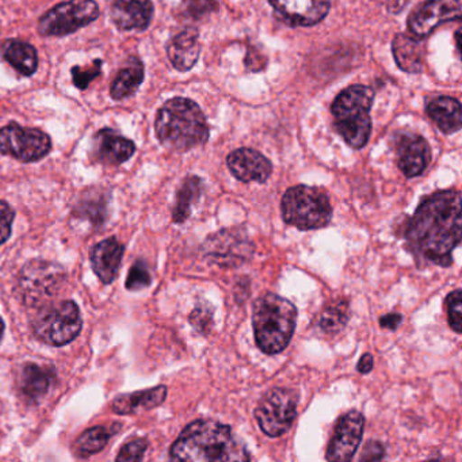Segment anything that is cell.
I'll return each instance as SVG.
<instances>
[{
  "label": "cell",
  "instance_id": "cell-1",
  "mask_svg": "<svg viewBox=\"0 0 462 462\" xmlns=\"http://www.w3.org/2000/svg\"><path fill=\"white\" fill-rule=\"evenodd\" d=\"M461 194L438 191L424 199L405 228V242L418 264L448 267L461 243Z\"/></svg>",
  "mask_w": 462,
  "mask_h": 462
},
{
  "label": "cell",
  "instance_id": "cell-2",
  "mask_svg": "<svg viewBox=\"0 0 462 462\" xmlns=\"http://www.w3.org/2000/svg\"><path fill=\"white\" fill-rule=\"evenodd\" d=\"M170 458L190 462L250 461L251 457L231 427L199 419L185 427L170 448Z\"/></svg>",
  "mask_w": 462,
  "mask_h": 462
},
{
  "label": "cell",
  "instance_id": "cell-3",
  "mask_svg": "<svg viewBox=\"0 0 462 462\" xmlns=\"http://www.w3.org/2000/svg\"><path fill=\"white\" fill-rule=\"evenodd\" d=\"M155 131L159 142L177 152H186L209 139L204 113L196 102L188 98L167 101L156 116Z\"/></svg>",
  "mask_w": 462,
  "mask_h": 462
},
{
  "label": "cell",
  "instance_id": "cell-4",
  "mask_svg": "<svg viewBox=\"0 0 462 462\" xmlns=\"http://www.w3.org/2000/svg\"><path fill=\"white\" fill-rule=\"evenodd\" d=\"M297 324V310L289 300L267 293L254 304L253 327L255 342L267 356L282 353Z\"/></svg>",
  "mask_w": 462,
  "mask_h": 462
},
{
  "label": "cell",
  "instance_id": "cell-5",
  "mask_svg": "<svg viewBox=\"0 0 462 462\" xmlns=\"http://www.w3.org/2000/svg\"><path fill=\"white\" fill-rule=\"evenodd\" d=\"M373 99L374 93L372 88L356 85L342 91L332 104L335 128L354 150H361L369 142Z\"/></svg>",
  "mask_w": 462,
  "mask_h": 462
},
{
  "label": "cell",
  "instance_id": "cell-6",
  "mask_svg": "<svg viewBox=\"0 0 462 462\" xmlns=\"http://www.w3.org/2000/svg\"><path fill=\"white\" fill-rule=\"evenodd\" d=\"M281 210L285 223L300 231L324 228L332 218L328 196L320 189L310 186L289 189L283 194Z\"/></svg>",
  "mask_w": 462,
  "mask_h": 462
},
{
  "label": "cell",
  "instance_id": "cell-7",
  "mask_svg": "<svg viewBox=\"0 0 462 462\" xmlns=\"http://www.w3.org/2000/svg\"><path fill=\"white\" fill-rule=\"evenodd\" d=\"M83 320L79 307L74 301H61L39 313L33 321V332L37 339L47 345H69L79 337Z\"/></svg>",
  "mask_w": 462,
  "mask_h": 462
},
{
  "label": "cell",
  "instance_id": "cell-8",
  "mask_svg": "<svg viewBox=\"0 0 462 462\" xmlns=\"http://www.w3.org/2000/svg\"><path fill=\"white\" fill-rule=\"evenodd\" d=\"M299 394L291 389L274 388L264 394L255 410V419L267 437L278 438L289 431L297 418Z\"/></svg>",
  "mask_w": 462,
  "mask_h": 462
},
{
  "label": "cell",
  "instance_id": "cell-9",
  "mask_svg": "<svg viewBox=\"0 0 462 462\" xmlns=\"http://www.w3.org/2000/svg\"><path fill=\"white\" fill-rule=\"evenodd\" d=\"M99 17L96 0H69L42 15L39 32L45 37H63L90 25Z\"/></svg>",
  "mask_w": 462,
  "mask_h": 462
},
{
  "label": "cell",
  "instance_id": "cell-10",
  "mask_svg": "<svg viewBox=\"0 0 462 462\" xmlns=\"http://www.w3.org/2000/svg\"><path fill=\"white\" fill-rule=\"evenodd\" d=\"M66 273L52 262L33 259L23 266L18 280V291L28 307H36L56 293Z\"/></svg>",
  "mask_w": 462,
  "mask_h": 462
},
{
  "label": "cell",
  "instance_id": "cell-11",
  "mask_svg": "<svg viewBox=\"0 0 462 462\" xmlns=\"http://www.w3.org/2000/svg\"><path fill=\"white\" fill-rule=\"evenodd\" d=\"M52 150L51 137L39 129L23 128L17 123L0 129V153L23 163L42 161Z\"/></svg>",
  "mask_w": 462,
  "mask_h": 462
},
{
  "label": "cell",
  "instance_id": "cell-12",
  "mask_svg": "<svg viewBox=\"0 0 462 462\" xmlns=\"http://www.w3.org/2000/svg\"><path fill=\"white\" fill-rule=\"evenodd\" d=\"M461 0H426L408 18V29L418 39H426L438 26L461 18Z\"/></svg>",
  "mask_w": 462,
  "mask_h": 462
},
{
  "label": "cell",
  "instance_id": "cell-13",
  "mask_svg": "<svg viewBox=\"0 0 462 462\" xmlns=\"http://www.w3.org/2000/svg\"><path fill=\"white\" fill-rule=\"evenodd\" d=\"M365 418L358 411H350L339 419L329 440L326 458L328 461H351L364 435Z\"/></svg>",
  "mask_w": 462,
  "mask_h": 462
},
{
  "label": "cell",
  "instance_id": "cell-14",
  "mask_svg": "<svg viewBox=\"0 0 462 462\" xmlns=\"http://www.w3.org/2000/svg\"><path fill=\"white\" fill-rule=\"evenodd\" d=\"M275 12L291 26H313L328 14L331 0H270Z\"/></svg>",
  "mask_w": 462,
  "mask_h": 462
},
{
  "label": "cell",
  "instance_id": "cell-15",
  "mask_svg": "<svg viewBox=\"0 0 462 462\" xmlns=\"http://www.w3.org/2000/svg\"><path fill=\"white\" fill-rule=\"evenodd\" d=\"M397 166L407 178L423 174L431 159L429 143L419 134H400L396 142Z\"/></svg>",
  "mask_w": 462,
  "mask_h": 462
},
{
  "label": "cell",
  "instance_id": "cell-16",
  "mask_svg": "<svg viewBox=\"0 0 462 462\" xmlns=\"http://www.w3.org/2000/svg\"><path fill=\"white\" fill-rule=\"evenodd\" d=\"M232 175L245 183H264L273 172V164L258 151L240 148L229 153L226 159Z\"/></svg>",
  "mask_w": 462,
  "mask_h": 462
},
{
  "label": "cell",
  "instance_id": "cell-17",
  "mask_svg": "<svg viewBox=\"0 0 462 462\" xmlns=\"http://www.w3.org/2000/svg\"><path fill=\"white\" fill-rule=\"evenodd\" d=\"M136 152L132 140L121 136L112 129H102L93 139V158L106 166L125 163Z\"/></svg>",
  "mask_w": 462,
  "mask_h": 462
},
{
  "label": "cell",
  "instance_id": "cell-18",
  "mask_svg": "<svg viewBox=\"0 0 462 462\" xmlns=\"http://www.w3.org/2000/svg\"><path fill=\"white\" fill-rule=\"evenodd\" d=\"M153 17L151 0H115L112 5V21L120 31L143 32L150 26Z\"/></svg>",
  "mask_w": 462,
  "mask_h": 462
},
{
  "label": "cell",
  "instance_id": "cell-19",
  "mask_svg": "<svg viewBox=\"0 0 462 462\" xmlns=\"http://www.w3.org/2000/svg\"><path fill=\"white\" fill-rule=\"evenodd\" d=\"M125 247L116 237L104 240L91 253V266L102 283L115 282L123 262Z\"/></svg>",
  "mask_w": 462,
  "mask_h": 462
},
{
  "label": "cell",
  "instance_id": "cell-20",
  "mask_svg": "<svg viewBox=\"0 0 462 462\" xmlns=\"http://www.w3.org/2000/svg\"><path fill=\"white\" fill-rule=\"evenodd\" d=\"M201 47L199 42V32L186 29L174 37L167 45V55L172 66L180 72L189 71L199 61Z\"/></svg>",
  "mask_w": 462,
  "mask_h": 462
},
{
  "label": "cell",
  "instance_id": "cell-21",
  "mask_svg": "<svg viewBox=\"0 0 462 462\" xmlns=\"http://www.w3.org/2000/svg\"><path fill=\"white\" fill-rule=\"evenodd\" d=\"M167 397V388L164 385L147 391L134 392V393L121 394L113 400L112 410L117 415H134L140 411L152 410L163 404Z\"/></svg>",
  "mask_w": 462,
  "mask_h": 462
},
{
  "label": "cell",
  "instance_id": "cell-22",
  "mask_svg": "<svg viewBox=\"0 0 462 462\" xmlns=\"http://www.w3.org/2000/svg\"><path fill=\"white\" fill-rule=\"evenodd\" d=\"M392 51L394 60L402 71L408 74H419L423 71L424 45L418 37L413 34H397L392 44Z\"/></svg>",
  "mask_w": 462,
  "mask_h": 462
},
{
  "label": "cell",
  "instance_id": "cell-23",
  "mask_svg": "<svg viewBox=\"0 0 462 462\" xmlns=\"http://www.w3.org/2000/svg\"><path fill=\"white\" fill-rule=\"evenodd\" d=\"M427 115L443 134H456L461 129V104L450 97H439L430 102L427 105Z\"/></svg>",
  "mask_w": 462,
  "mask_h": 462
},
{
  "label": "cell",
  "instance_id": "cell-24",
  "mask_svg": "<svg viewBox=\"0 0 462 462\" xmlns=\"http://www.w3.org/2000/svg\"><path fill=\"white\" fill-rule=\"evenodd\" d=\"M4 58L23 77H32L39 67L36 48L29 42L9 40L2 47Z\"/></svg>",
  "mask_w": 462,
  "mask_h": 462
},
{
  "label": "cell",
  "instance_id": "cell-25",
  "mask_svg": "<svg viewBox=\"0 0 462 462\" xmlns=\"http://www.w3.org/2000/svg\"><path fill=\"white\" fill-rule=\"evenodd\" d=\"M144 80V66L137 58H132L128 66L118 72L117 78L110 88V96L116 101L128 98L136 93Z\"/></svg>",
  "mask_w": 462,
  "mask_h": 462
},
{
  "label": "cell",
  "instance_id": "cell-26",
  "mask_svg": "<svg viewBox=\"0 0 462 462\" xmlns=\"http://www.w3.org/2000/svg\"><path fill=\"white\" fill-rule=\"evenodd\" d=\"M52 374L45 367L36 364L23 366L20 377V389L23 396L29 400H39L50 391Z\"/></svg>",
  "mask_w": 462,
  "mask_h": 462
},
{
  "label": "cell",
  "instance_id": "cell-27",
  "mask_svg": "<svg viewBox=\"0 0 462 462\" xmlns=\"http://www.w3.org/2000/svg\"><path fill=\"white\" fill-rule=\"evenodd\" d=\"M202 193V182L199 177H189L183 180L177 193L175 207L172 209L174 223L182 224L190 217L193 205L199 202Z\"/></svg>",
  "mask_w": 462,
  "mask_h": 462
},
{
  "label": "cell",
  "instance_id": "cell-28",
  "mask_svg": "<svg viewBox=\"0 0 462 462\" xmlns=\"http://www.w3.org/2000/svg\"><path fill=\"white\" fill-rule=\"evenodd\" d=\"M117 432V430L109 427L97 426L86 430L77 440H75L74 450L80 458H88L94 456L106 448L110 438Z\"/></svg>",
  "mask_w": 462,
  "mask_h": 462
},
{
  "label": "cell",
  "instance_id": "cell-29",
  "mask_svg": "<svg viewBox=\"0 0 462 462\" xmlns=\"http://www.w3.org/2000/svg\"><path fill=\"white\" fill-rule=\"evenodd\" d=\"M350 318V307L346 300H337L324 308L319 319V327L326 334H337L345 328Z\"/></svg>",
  "mask_w": 462,
  "mask_h": 462
},
{
  "label": "cell",
  "instance_id": "cell-30",
  "mask_svg": "<svg viewBox=\"0 0 462 462\" xmlns=\"http://www.w3.org/2000/svg\"><path fill=\"white\" fill-rule=\"evenodd\" d=\"M102 64H104V61L97 59L90 66H75L74 69H71L75 88L85 91L86 88L91 85V82L102 74Z\"/></svg>",
  "mask_w": 462,
  "mask_h": 462
},
{
  "label": "cell",
  "instance_id": "cell-31",
  "mask_svg": "<svg viewBox=\"0 0 462 462\" xmlns=\"http://www.w3.org/2000/svg\"><path fill=\"white\" fill-rule=\"evenodd\" d=\"M448 326L456 334L462 332V291L459 289L451 291L446 300Z\"/></svg>",
  "mask_w": 462,
  "mask_h": 462
},
{
  "label": "cell",
  "instance_id": "cell-32",
  "mask_svg": "<svg viewBox=\"0 0 462 462\" xmlns=\"http://www.w3.org/2000/svg\"><path fill=\"white\" fill-rule=\"evenodd\" d=\"M217 9L216 0H182V13L191 20H201Z\"/></svg>",
  "mask_w": 462,
  "mask_h": 462
},
{
  "label": "cell",
  "instance_id": "cell-33",
  "mask_svg": "<svg viewBox=\"0 0 462 462\" xmlns=\"http://www.w3.org/2000/svg\"><path fill=\"white\" fill-rule=\"evenodd\" d=\"M151 283H152V278H151L147 263L137 261L129 270L128 278H126V288L129 291H140V289L148 288Z\"/></svg>",
  "mask_w": 462,
  "mask_h": 462
},
{
  "label": "cell",
  "instance_id": "cell-34",
  "mask_svg": "<svg viewBox=\"0 0 462 462\" xmlns=\"http://www.w3.org/2000/svg\"><path fill=\"white\" fill-rule=\"evenodd\" d=\"M148 448L147 439H134L121 448L120 453L116 457L118 462L142 461Z\"/></svg>",
  "mask_w": 462,
  "mask_h": 462
},
{
  "label": "cell",
  "instance_id": "cell-35",
  "mask_svg": "<svg viewBox=\"0 0 462 462\" xmlns=\"http://www.w3.org/2000/svg\"><path fill=\"white\" fill-rule=\"evenodd\" d=\"M14 218V209L7 202L0 199V245H5L12 236Z\"/></svg>",
  "mask_w": 462,
  "mask_h": 462
},
{
  "label": "cell",
  "instance_id": "cell-36",
  "mask_svg": "<svg viewBox=\"0 0 462 462\" xmlns=\"http://www.w3.org/2000/svg\"><path fill=\"white\" fill-rule=\"evenodd\" d=\"M210 320H212V313H210V310H205V308L202 307L196 308L194 312L190 315V323L201 332L207 331Z\"/></svg>",
  "mask_w": 462,
  "mask_h": 462
},
{
  "label": "cell",
  "instance_id": "cell-37",
  "mask_svg": "<svg viewBox=\"0 0 462 462\" xmlns=\"http://www.w3.org/2000/svg\"><path fill=\"white\" fill-rule=\"evenodd\" d=\"M385 456L383 446L375 440H369L365 446L364 453L361 456V461H380Z\"/></svg>",
  "mask_w": 462,
  "mask_h": 462
},
{
  "label": "cell",
  "instance_id": "cell-38",
  "mask_svg": "<svg viewBox=\"0 0 462 462\" xmlns=\"http://www.w3.org/2000/svg\"><path fill=\"white\" fill-rule=\"evenodd\" d=\"M402 316L400 313H389V315L383 316L380 319V326L383 328L391 329V331H396L397 327L402 324Z\"/></svg>",
  "mask_w": 462,
  "mask_h": 462
},
{
  "label": "cell",
  "instance_id": "cell-39",
  "mask_svg": "<svg viewBox=\"0 0 462 462\" xmlns=\"http://www.w3.org/2000/svg\"><path fill=\"white\" fill-rule=\"evenodd\" d=\"M373 366H374V358H373L372 354L367 353L361 356L356 369H358V372L362 373V374H367V373L372 372Z\"/></svg>",
  "mask_w": 462,
  "mask_h": 462
},
{
  "label": "cell",
  "instance_id": "cell-40",
  "mask_svg": "<svg viewBox=\"0 0 462 462\" xmlns=\"http://www.w3.org/2000/svg\"><path fill=\"white\" fill-rule=\"evenodd\" d=\"M5 332V321L4 319L0 318V342H2V337H4Z\"/></svg>",
  "mask_w": 462,
  "mask_h": 462
}]
</instances>
